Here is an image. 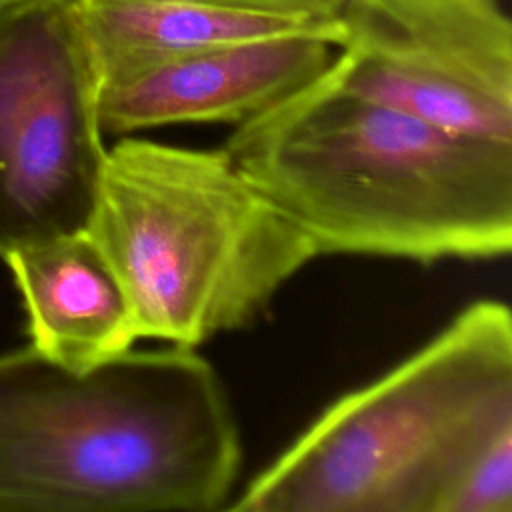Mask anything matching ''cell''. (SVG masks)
Returning <instances> with one entry per match:
<instances>
[{
	"instance_id": "obj_10",
	"label": "cell",
	"mask_w": 512,
	"mask_h": 512,
	"mask_svg": "<svg viewBox=\"0 0 512 512\" xmlns=\"http://www.w3.org/2000/svg\"><path fill=\"white\" fill-rule=\"evenodd\" d=\"M440 512H512V428L468 462Z\"/></svg>"
},
{
	"instance_id": "obj_8",
	"label": "cell",
	"mask_w": 512,
	"mask_h": 512,
	"mask_svg": "<svg viewBox=\"0 0 512 512\" xmlns=\"http://www.w3.org/2000/svg\"><path fill=\"white\" fill-rule=\"evenodd\" d=\"M2 260L40 354L84 370L134 348L124 294L84 230L18 248Z\"/></svg>"
},
{
	"instance_id": "obj_9",
	"label": "cell",
	"mask_w": 512,
	"mask_h": 512,
	"mask_svg": "<svg viewBox=\"0 0 512 512\" xmlns=\"http://www.w3.org/2000/svg\"><path fill=\"white\" fill-rule=\"evenodd\" d=\"M78 28L98 88L150 66L254 38L336 32L340 22L298 24L196 0H74Z\"/></svg>"
},
{
	"instance_id": "obj_3",
	"label": "cell",
	"mask_w": 512,
	"mask_h": 512,
	"mask_svg": "<svg viewBox=\"0 0 512 512\" xmlns=\"http://www.w3.org/2000/svg\"><path fill=\"white\" fill-rule=\"evenodd\" d=\"M508 428L512 314L480 298L332 402L226 510L440 512L468 462Z\"/></svg>"
},
{
	"instance_id": "obj_4",
	"label": "cell",
	"mask_w": 512,
	"mask_h": 512,
	"mask_svg": "<svg viewBox=\"0 0 512 512\" xmlns=\"http://www.w3.org/2000/svg\"><path fill=\"white\" fill-rule=\"evenodd\" d=\"M84 232L124 294L132 344L196 348L246 328L318 258L222 148L134 134L106 150Z\"/></svg>"
},
{
	"instance_id": "obj_5",
	"label": "cell",
	"mask_w": 512,
	"mask_h": 512,
	"mask_svg": "<svg viewBox=\"0 0 512 512\" xmlns=\"http://www.w3.org/2000/svg\"><path fill=\"white\" fill-rule=\"evenodd\" d=\"M108 146L74 0L0 8V258L82 232Z\"/></svg>"
},
{
	"instance_id": "obj_1",
	"label": "cell",
	"mask_w": 512,
	"mask_h": 512,
	"mask_svg": "<svg viewBox=\"0 0 512 512\" xmlns=\"http://www.w3.org/2000/svg\"><path fill=\"white\" fill-rule=\"evenodd\" d=\"M312 242L434 264L512 248V142L446 130L314 80L236 124L220 146Z\"/></svg>"
},
{
	"instance_id": "obj_7",
	"label": "cell",
	"mask_w": 512,
	"mask_h": 512,
	"mask_svg": "<svg viewBox=\"0 0 512 512\" xmlns=\"http://www.w3.org/2000/svg\"><path fill=\"white\" fill-rule=\"evenodd\" d=\"M336 32L264 36L192 52L98 88L104 134L170 124H242L296 92L334 58Z\"/></svg>"
},
{
	"instance_id": "obj_2",
	"label": "cell",
	"mask_w": 512,
	"mask_h": 512,
	"mask_svg": "<svg viewBox=\"0 0 512 512\" xmlns=\"http://www.w3.org/2000/svg\"><path fill=\"white\" fill-rule=\"evenodd\" d=\"M240 468L232 404L192 346L84 370L0 352V512L226 510Z\"/></svg>"
},
{
	"instance_id": "obj_6",
	"label": "cell",
	"mask_w": 512,
	"mask_h": 512,
	"mask_svg": "<svg viewBox=\"0 0 512 512\" xmlns=\"http://www.w3.org/2000/svg\"><path fill=\"white\" fill-rule=\"evenodd\" d=\"M336 20L344 90L512 142V24L496 0H348Z\"/></svg>"
},
{
	"instance_id": "obj_12",
	"label": "cell",
	"mask_w": 512,
	"mask_h": 512,
	"mask_svg": "<svg viewBox=\"0 0 512 512\" xmlns=\"http://www.w3.org/2000/svg\"><path fill=\"white\" fill-rule=\"evenodd\" d=\"M12 2H16V0H0V8L6 6V4H12Z\"/></svg>"
},
{
	"instance_id": "obj_11",
	"label": "cell",
	"mask_w": 512,
	"mask_h": 512,
	"mask_svg": "<svg viewBox=\"0 0 512 512\" xmlns=\"http://www.w3.org/2000/svg\"><path fill=\"white\" fill-rule=\"evenodd\" d=\"M218 8L298 24L334 22L348 0H196Z\"/></svg>"
}]
</instances>
